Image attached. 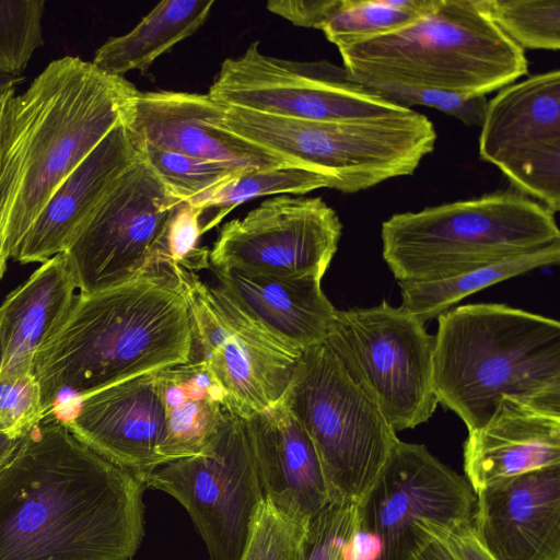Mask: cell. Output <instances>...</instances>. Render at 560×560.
I'll use <instances>...</instances> for the list:
<instances>
[{
    "instance_id": "cell-11",
    "label": "cell",
    "mask_w": 560,
    "mask_h": 560,
    "mask_svg": "<svg viewBox=\"0 0 560 560\" xmlns=\"http://www.w3.org/2000/svg\"><path fill=\"white\" fill-rule=\"evenodd\" d=\"M168 267L183 288L194 342L225 394L226 410L249 419L275 406L303 351L265 328L218 284Z\"/></svg>"
},
{
    "instance_id": "cell-25",
    "label": "cell",
    "mask_w": 560,
    "mask_h": 560,
    "mask_svg": "<svg viewBox=\"0 0 560 560\" xmlns=\"http://www.w3.org/2000/svg\"><path fill=\"white\" fill-rule=\"evenodd\" d=\"M165 419L163 463L202 454L226 415V397L209 366L191 360L156 373Z\"/></svg>"
},
{
    "instance_id": "cell-2",
    "label": "cell",
    "mask_w": 560,
    "mask_h": 560,
    "mask_svg": "<svg viewBox=\"0 0 560 560\" xmlns=\"http://www.w3.org/2000/svg\"><path fill=\"white\" fill-rule=\"evenodd\" d=\"M136 86L92 61L52 60L1 113L0 280L62 182L124 120Z\"/></svg>"
},
{
    "instance_id": "cell-6",
    "label": "cell",
    "mask_w": 560,
    "mask_h": 560,
    "mask_svg": "<svg viewBox=\"0 0 560 560\" xmlns=\"http://www.w3.org/2000/svg\"><path fill=\"white\" fill-rule=\"evenodd\" d=\"M398 281H432L560 242L555 213L517 190L401 212L382 223Z\"/></svg>"
},
{
    "instance_id": "cell-23",
    "label": "cell",
    "mask_w": 560,
    "mask_h": 560,
    "mask_svg": "<svg viewBox=\"0 0 560 560\" xmlns=\"http://www.w3.org/2000/svg\"><path fill=\"white\" fill-rule=\"evenodd\" d=\"M221 287L247 314L292 347L323 343L336 308L320 279L289 278L237 269H214Z\"/></svg>"
},
{
    "instance_id": "cell-13",
    "label": "cell",
    "mask_w": 560,
    "mask_h": 560,
    "mask_svg": "<svg viewBox=\"0 0 560 560\" xmlns=\"http://www.w3.org/2000/svg\"><path fill=\"white\" fill-rule=\"evenodd\" d=\"M208 94L226 107L317 121L384 117L411 108L382 97L342 66L271 57L252 43L221 63Z\"/></svg>"
},
{
    "instance_id": "cell-22",
    "label": "cell",
    "mask_w": 560,
    "mask_h": 560,
    "mask_svg": "<svg viewBox=\"0 0 560 560\" xmlns=\"http://www.w3.org/2000/svg\"><path fill=\"white\" fill-rule=\"evenodd\" d=\"M560 465V413L503 398L489 422L468 433L464 469L472 490Z\"/></svg>"
},
{
    "instance_id": "cell-42",
    "label": "cell",
    "mask_w": 560,
    "mask_h": 560,
    "mask_svg": "<svg viewBox=\"0 0 560 560\" xmlns=\"http://www.w3.org/2000/svg\"><path fill=\"white\" fill-rule=\"evenodd\" d=\"M0 127H1V114H0Z\"/></svg>"
},
{
    "instance_id": "cell-24",
    "label": "cell",
    "mask_w": 560,
    "mask_h": 560,
    "mask_svg": "<svg viewBox=\"0 0 560 560\" xmlns=\"http://www.w3.org/2000/svg\"><path fill=\"white\" fill-rule=\"evenodd\" d=\"M78 293L63 253L40 264L0 305V376L33 374L42 345L54 334Z\"/></svg>"
},
{
    "instance_id": "cell-36",
    "label": "cell",
    "mask_w": 560,
    "mask_h": 560,
    "mask_svg": "<svg viewBox=\"0 0 560 560\" xmlns=\"http://www.w3.org/2000/svg\"><path fill=\"white\" fill-rule=\"evenodd\" d=\"M201 215L200 210L187 202L177 207L165 231L161 265L179 266L192 272L211 268L210 249L199 246L202 235Z\"/></svg>"
},
{
    "instance_id": "cell-9",
    "label": "cell",
    "mask_w": 560,
    "mask_h": 560,
    "mask_svg": "<svg viewBox=\"0 0 560 560\" xmlns=\"http://www.w3.org/2000/svg\"><path fill=\"white\" fill-rule=\"evenodd\" d=\"M476 493L422 444L399 439L373 486L357 503L352 560H415L432 539L422 525L472 520Z\"/></svg>"
},
{
    "instance_id": "cell-33",
    "label": "cell",
    "mask_w": 560,
    "mask_h": 560,
    "mask_svg": "<svg viewBox=\"0 0 560 560\" xmlns=\"http://www.w3.org/2000/svg\"><path fill=\"white\" fill-rule=\"evenodd\" d=\"M357 503L331 500L307 522L291 560H352Z\"/></svg>"
},
{
    "instance_id": "cell-31",
    "label": "cell",
    "mask_w": 560,
    "mask_h": 560,
    "mask_svg": "<svg viewBox=\"0 0 560 560\" xmlns=\"http://www.w3.org/2000/svg\"><path fill=\"white\" fill-rule=\"evenodd\" d=\"M138 151L167 190L182 202L203 195L246 172L226 164L140 145Z\"/></svg>"
},
{
    "instance_id": "cell-15",
    "label": "cell",
    "mask_w": 560,
    "mask_h": 560,
    "mask_svg": "<svg viewBox=\"0 0 560 560\" xmlns=\"http://www.w3.org/2000/svg\"><path fill=\"white\" fill-rule=\"evenodd\" d=\"M342 224L320 197L280 195L221 228L209 260L214 269L323 279Z\"/></svg>"
},
{
    "instance_id": "cell-18",
    "label": "cell",
    "mask_w": 560,
    "mask_h": 560,
    "mask_svg": "<svg viewBox=\"0 0 560 560\" xmlns=\"http://www.w3.org/2000/svg\"><path fill=\"white\" fill-rule=\"evenodd\" d=\"M156 373L81 396L52 418L62 421L86 446L144 483L152 471L164 465L158 453L165 435V419Z\"/></svg>"
},
{
    "instance_id": "cell-7",
    "label": "cell",
    "mask_w": 560,
    "mask_h": 560,
    "mask_svg": "<svg viewBox=\"0 0 560 560\" xmlns=\"http://www.w3.org/2000/svg\"><path fill=\"white\" fill-rule=\"evenodd\" d=\"M230 130L299 165L327 175L353 194L389 178L411 175L431 153L436 131L412 109L347 120H304L228 107Z\"/></svg>"
},
{
    "instance_id": "cell-32",
    "label": "cell",
    "mask_w": 560,
    "mask_h": 560,
    "mask_svg": "<svg viewBox=\"0 0 560 560\" xmlns=\"http://www.w3.org/2000/svg\"><path fill=\"white\" fill-rule=\"evenodd\" d=\"M44 0H0V72L22 77L33 54L45 45Z\"/></svg>"
},
{
    "instance_id": "cell-19",
    "label": "cell",
    "mask_w": 560,
    "mask_h": 560,
    "mask_svg": "<svg viewBox=\"0 0 560 560\" xmlns=\"http://www.w3.org/2000/svg\"><path fill=\"white\" fill-rule=\"evenodd\" d=\"M475 493L472 530L494 560H560V465Z\"/></svg>"
},
{
    "instance_id": "cell-26",
    "label": "cell",
    "mask_w": 560,
    "mask_h": 560,
    "mask_svg": "<svg viewBox=\"0 0 560 560\" xmlns=\"http://www.w3.org/2000/svg\"><path fill=\"white\" fill-rule=\"evenodd\" d=\"M212 0H165L160 2L127 34L108 38L92 63L100 70L124 77L151 65L176 44L195 34L207 21Z\"/></svg>"
},
{
    "instance_id": "cell-8",
    "label": "cell",
    "mask_w": 560,
    "mask_h": 560,
    "mask_svg": "<svg viewBox=\"0 0 560 560\" xmlns=\"http://www.w3.org/2000/svg\"><path fill=\"white\" fill-rule=\"evenodd\" d=\"M282 398L316 450L330 499L359 502L398 440L375 398L326 341L302 352Z\"/></svg>"
},
{
    "instance_id": "cell-30",
    "label": "cell",
    "mask_w": 560,
    "mask_h": 560,
    "mask_svg": "<svg viewBox=\"0 0 560 560\" xmlns=\"http://www.w3.org/2000/svg\"><path fill=\"white\" fill-rule=\"evenodd\" d=\"M493 23L520 48H560V0H479Z\"/></svg>"
},
{
    "instance_id": "cell-41",
    "label": "cell",
    "mask_w": 560,
    "mask_h": 560,
    "mask_svg": "<svg viewBox=\"0 0 560 560\" xmlns=\"http://www.w3.org/2000/svg\"><path fill=\"white\" fill-rule=\"evenodd\" d=\"M22 438H11L4 434H0V469L12 456Z\"/></svg>"
},
{
    "instance_id": "cell-29",
    "label": "cell",
    "mask_w": 560,
    "mask_h": 560,
    "mask_svg": "<svg viewBox=\"0 0 560 560\" xmlns=\"http://www.w3.org/2000/svg\"><path fill=\"white\" fill-rule=\"evenodd\" d=\"M435 0H330L319 30L339 47L400 28L432 8Z\"/></svg>"
},
{
    "instance_id": "cell-40",
    "label": "cell",
    "mask_w": 560,
    "mask_h": 560,
    "mask_svg": "<svg viewBox=\"0 0 560 560\" xmlns=\"http://www.w3.org/2000/svg\"><path fill=\"white\" fill-rule=\"evenodd\" d=\"M23 79V75L12 77L0 72V114L7 103L15 95V88Z\"/></svg>"
},
{
    "instance_id": "cell-35",
    "label": "cell",
    "mask_w": 560,
    "mask_h": 560,
    "mask_svg": "<svg viewBox=\"0 0 560 560\" xmlns=\"http://www.w3.org/2000/svg\"><path fill=\"white\" fill-rule=\"evenodd\" d=\"M45 419L33 374L0 376V434L22 438Z\"/></svg>"
},
{
    "instance_id": "cell-14",
    "label": "cell",
    "mask_w": 560,
    "mask_h": 560,
    "mask_svg": "<svg viewBox=\"0 0 560 560\" xmlns=\"http://www.w3.org/2000/svg\"><path fill=\"white\" fill-rule=\"evenodd\" d=\"M144 486L172 495L185 508L210 560H240L264 498L246 419L226 410L202 454L161 465Z\"/></svg>"
},
{
    "instance_id": "cell-10",
    "label": "cell",
    "mask_w": 560,
    "mask_h": 560,
    "mask_svg": "<svg viewBox=\"0 0 560 560\" xmlns=\"http://www.w3.org/2000/svg\"><path fill=\"white\" fill-rule=\"evenodd\" d=\"M349 374L376 400L397 433L427 422L433 390L434 337L413 315L386 301L334 313L325 340Z\"/></svg>"
},
{
    "instance_id": "cell-38",
    "label": "cell",
    "mask_w": 560,
    "mask_h": 560,
    "mask_svg": "<svg viewBox=\"0 0 560 560\" xmlns=\"http://www.w3.org/2000/svg\"><path fill=\"white\" fill-rule=\"evenodd\" d=\"M422 527L443 541L457 560H494L478 541L471 522L448 527L427 522Z\"/></svg>"
},
{
    "instance_id": "cell-34",
    "label": "cell",
    "mask_w": 560,
    "mask_h": 560,
    "mask_svg": "<svg viewBox=\"0 0 560 560\" xmlns=\"http://www.w3.org/2000/svg\"><path fill=\"white\" fill-rule=\"evenodd\" d=\"M306 524L296 522L262 498L240 560H291Z\"/></svg>"
},
{
    "instance_id": "cell-39",
    "label": "cell",
    "mask_w": 560,
    "mask_h": 560,
    "mask_svg": "<svg viewBox=\"0 0 560 560\" xmlns=\"http://www.w3.org/2000/svg\"><path fill=\"white\" fill-rule=\"evenodd\" d=\"M415 560H457L446 545L439 538L432 539L423 547Z\"/></svg>"
},
{
    "instance_id": "cell-5",
    "label": "cell",
    "mask_w": 560,
    "mask_h": 560,
    "mask_svg": "<svg viewBox=\"0 0 560 560\" xmlns=\"http://www.w3.org/2000/svg\"><path fill=\"white\" fill-rule=\"evenodd\" d=\"M338 50L347 71L374 92L410 89L486 96L528 72L525 51L493 23L479 0H435L407 25Z\"/></svg>"
},
{
    "instance_id": "cell-1",
    "label": "cell",
    "mask_w": 560,
    "mask_h": 560,
    "mask_svg": "<svg viewBox=\"0 0 560 560\" xmlns=\"http://www.w3.org/2000/svg\"><path fill=\"white\" fill-rule=\"evenodd\" d=\"M144 488L45 418L0 469V560H130Z\"/></svg>"
},
{
    "instance_id": "cell-17",
    "label": "cell",
    "mask_w": 560,
    "mask_h": 560,
    "mask_svg": "<svg viewBox=\"0 0 560 560\" xmlns=\"http://www.w3.org/2000/svg\"><path fill=\"white\" fill-rule=\"evenodd\" d=\"M226 108L209 94L138 91L124 121L137 148L151 145L243 172L302 166L230 130Z\"/></svg>"
},
{
    "instance_id": "cell-20",
    "label": "cell",
    "mask_w": 560,
    "mask_h": 560,
    "mask_svg": "<svg viewBox=\"0 0 560 560\" xmlns=\"http://www.w3.org/2000/svg\"><path fill=\"white\" fill-rule=\"evenodd\" d=\"M246 422L264 498L306 524L331 501L311 439L283 398Z\"/></svg>"
},
{
    "instance_id": "cell-12",
    "label": "cell",
    "mask_w": 560,
    "mask_h": 560,
    "mask_svg": "<svg viewBox=\"0 0 560 560\" xmlns=\"http://www.w3.org/2000/svg\"><path fill=\"white\" fill-rule=\"evenodd\" d=\"M180 203L140 155L62 252L78 292L106 290L158 268L168 221Z\"/></svg>"
},
{
    "instance_id": "cell-27",
    "label": "cell",
    "mask_w": 560,
    "mask_h": 560,
    "mask_svg": "<svg viewBox=\"0 0 560 560\" xmlns=\"http://www.w3.org/2000/svg\"><path fill=\"white\" fill-rule=\"evenodd\" d=\"M559 260L560 242H557L439 280L398 281L400 307L424 324L467 295L526 271L558 264Z\"/></svg>"
},
{
    "instance_id": "cell-3",
    "label": "cell",
    "mask_w": 560,
    "mask_h": 560,
    "mask_svg": "<svg viewBox=\"0 0 560 560\" xmlns=\"http://www.w3.org/2000/svg\"><path fill=\"white\" fill-rule=\"evenodd\" d=\"M183 288L166 265L122 284L77 293L33 362L45 418L79 397L192 360Z\"/></svg>"
},
{
    "instance_id": "cell-21",
    "label": "cell",
    "mask_w": 560,
    "mask_h": 560,
    "mask_svg": "<svg viewBox=\"0 0 560 560\" xmlns=\"http://www.w3.org/2000/svg\"><path fill=\"white\" fill-rule=\"evenodd\" d=\"M139 158L140 152L122 120L56 189L13 260L22 265L42 264L65 252L118 177Z\"/></svg>"
},
{
    "instance_id": "cell-4",
    "label": "cell",
    "mask_w": 560,
    "mask_h": 560,
    "mask_svg": "<svg viewBox=\"0 0 560 560\" xmlns=\"http://www.w3.org/2000/svg\"><path fill=\"white\" fill-rule=\"evenodd\" d=\"M433 390L468 433L503 398L560 413V323L499 303L467 304L438 316Z\"/></svg>"
},
{
    "instance_id": "cell-37",
    "label": "cell",
    "mask_w": 560,
    "mask_h": 560,
    "mask_svg": "<svg viewBox=\"0 0 560 560\" xmlns=\"http://www.w3.org/2000/svg\"><path fill=\"white\" fill-rule=\"evenodd\" d=\"M382 97L399 106L410 108L421 105L434 108L457 118L467 126L480 127L486 114L488 98L466 96L433 90L396 89L376 92Z\"/></svg>"
},
{
    "instance_id": "cell-28",
    "label": "cell",
    "mask_w": 560,
    "mask_h": 560,
    "mask_svg": "<svg viewBox=\"0 0 560 560\" xmlns=\"http://www.w3.org/2000/svg\"><path fill=\"white\" fill-rule=\"evenodd\" d=\"M318 188H335L327 175L303 166L278 167L246 172L196 197L187 203L202 213L217 212L202 228V234L215 226L235 207L250 199L269 195H302Z\"/></svg>"
},
{
    "instance_id": "cell-16",
    "label": "cell",
    "mask_w": 560,
    "mask_h": 560,
    "mask_svg": "<svg viewBox=\"0 0 560 560\" xmlns=\"http://www.w3.org/2000/svg\"><path fill=\"white\" fill-rule=\"evenodd\" d=\"M480 158L512 186L560 210V71L512 83L488 101L480 126Z\"/></svg>"
}]
</instances>
